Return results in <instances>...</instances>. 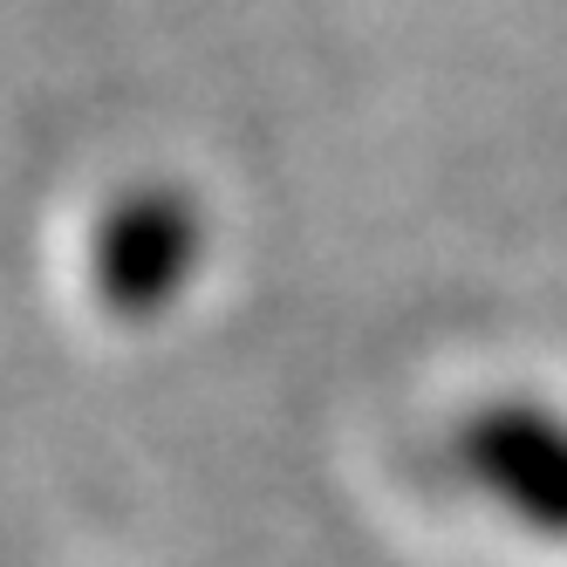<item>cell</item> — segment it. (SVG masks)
Listing matches in <instances>:
<instances>
[{
	"instance_id": "1",
	"label": "cell",
	"mask_w": 567,
	"mask_h": 567,
	"mask_svg": "<svg viewBox=\"0 0 567 567\" xmlns=\"http://www.w3.org/2000/svg\"><path fill=\"white\" fill-rule=\"evenodd\" d=\"M206 260V219L178 185H144L96 226V295L116 321H157L178 308Z\"/></svg>"
},
{
	"instance_id": "2",
	"label": "cell",
	"mask_w": 567,
	"mask_h": 567,
	"mask_svg": "<svg viewBox=\"0 0 567 567\" xmlns=\"http://www.w3.org/2000/svg\"><path fill=\"white\" fill-rule=\"evenodd\" d=\"M458 458L478 493L506 506L526 534L567 547V417L540 403H485L465 424Z\"/></svg>"
}]
</instances>
